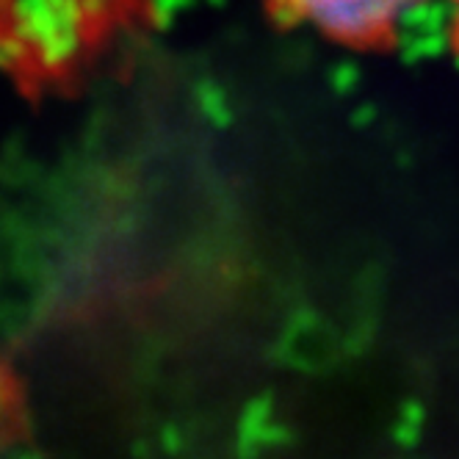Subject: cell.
Wrapping results in <instances>:
<instances>
[{
	"mask_svg": "<svg viewBox=\"0 0 459 459\" xmlns=\"http://www.w3.org/2000/svg\"><path fill=\"white\" fill-rule=\"evenodd\" d=\"M423 0H260L269 22L354 56L396 50Z\"/></svg>",
	"mask_w": 459,
	"mask_h": 459,
	"instance_id": "obj_1",
	"label": "cell"
},
{
	"mask_svg": "<svg viewBox=\"0 0 459 459\" xmlns=\"http://www.w3.org/2000/svg\"><path fill=\"white\" fill-rule=\"evenodd\" d=\"M448 12V28H446V45L448 53L459 61V0H443Z\"/></svg>",
	"mask_w": 459,
	"mask_h": 459,
	"instance_id": "obj_2",
	"label": "cell"
}]
</instances>
